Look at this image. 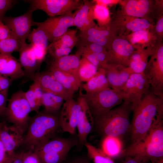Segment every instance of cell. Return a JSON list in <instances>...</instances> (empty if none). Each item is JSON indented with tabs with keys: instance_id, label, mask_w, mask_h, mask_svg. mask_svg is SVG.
<instances>
[{
	"instance_id": "d4e9b609",
	"label": "cell",
	"mask_w": 163,
	"mask_h": 163,
	"mask_svg": "<svg viewBox=\"0 0 163 163\" xmlns=\"http://www.w3.org/2000/svg\"><path fill=\"white\" fill-rule=\"evenodd\" d=\"M49 71L55 79L62 86L70 96H73L81 86L78 78L72 74L50 67Z\"/></svg>"
},
{
	"instance_id": "f1b7e54d",
	"label": "cell",
	"mask_w": 163,
	"mask_h": 163,
	"mask_svg": "<svg viewBox=\"0 0 163 163\" xmlns=\"http://www.w3.org/2000/svg\"><path fill=\"white\" fill-rule=\"evenodd\" d=\"M64 99L61 97L50 93L44 92L41 105L45 111L53 114L56 113L62 107Z\"/></svg>"
},
{
	"instance_id": "680465c9",
	"label": "cell",
	"mask_w": 163,
	"mask_h": 163,
	"mask_svg": "<svg viewBox=\"0 0 163 163\" xmlns=\"http://www.w3.org/2000/svg\"><path fill=\"white\" fill-rule=\"evenodd\" d=\"M156 163H163V159H161Z\"/></svg>"
},
{
	"instance_id": "8fae6325",
	"label": "cell",
	"mask_w": 163,
	"mask_h": 163,
	"mask_svg": "<svg viewBox=\"0 0 163 163\" xmlns=\"http://www.w3.org/2000/svg\"><path fill=\"white\" fill-rule=\"evenodd\" d=\"M134 50L127 40L117 35L113 39L107 50V64L128 67L130 57Z\"/></svg>"
},
{
	"instance_id": "ba28073f",
	"label": "cell",
	"mask_w": 163,
	"mask_h": 163,
	"mask_svg": "<svg viewBox=\"0 0 163 163\" xmlns=\"http://www.w3.org/2000/svg\"><path fill=\"white\" fill-rule=\"evenodd\" d=\"M30 4L29 10L33 11L40 10L50 17L67 14L79 9L83 2L80 0H32L27 1Z\"/></svg>"
},
{
	"instance_id": "94428289",
	"label": "cell",
	"mask_w": 163,
	"mask_h": 163,
	"mask_svg": "<svg viewBox=\"0 0 163 163\" xmlns=\"http://www.w3.org/2000/svg\"><path fill=\"white\" fill-rule=\"evenodd\" d=\"M1 123H0V128L1 127Z\"/></svg>"
},
{
	"instance_id": "836d02e7",
	"label": "cell",
	"mask_w": 163,
	"mask_h": 163,
	"mask_svg": "<svg viewBox=\"0 0 163 163\" xmlns=\"http://www.w3.org/2000/svg\"><path fill=\"white\" fill-rule=\"evenodd\" d=\"M84 145L89 158L94 163H115L113 159L104 154L101 149L87 142Z\"/></svg>"
},
{
	"instance_id": "6da1fadb",
	"label": "cell",
	"mask_w": 163,
	"mask_h": 163,
	"mask_svg": "<svg viewBox=\"0 0 163 163\" xmlns=\"http://www.w3.org/2000/svg\"><path fill=\"white\" fill-rule=\"evenodd\" d=\"M133 112L130 129V145L143 140L155 120L163 113V97L157 96L149 90Z\"/></svg>"
},
{
	"instance_id": "8d00e7d4",
	"label": "cell",
	"mask_w": 163,
	"mask_h": 163,
	"mask_svg": "<svg viewBox=\"0 0 163 163\" xmlns=\"http://www.w3.org/2000/svg\"><path fill=\"white\" fill-rule=\"evenodd\" d=\"M22 43L14 38L0 40V53L11 54L14 52H19Z\"/></svg>"
},
{
	"instance_id": "ee69618b",
	"label": "cell",
	"mask_w": 163,
	"mask_h": 163,
	"mask_svg": "<svg viewBox=\"0 0 163 163\" xmlns=\"http://www.w3.org/2000/svg\"><path fill=\"white\" fill-rule=\"evenodd\" d=\"M16 2L12 0H0V20H2L5 13L11 8Z\"/></svg>"
},
{
	"instance_id": "1f68e13d",
	"label": "cell",
	"mask_w": 163,
	"mask_h": 163,
	"mask_svg": "<svg viewBox=\"0 0 163 163\" xmlns=\"http://www.w3.org/2000/svg\"><path fill=\"white\" fill-rule=\"evenodd\" d=\"M31 31L27 37L30 44L40 46L47 50L49 38L46 30L42 27L37 26ZM48 51V50H47Z\"/></svg>"
},
{
	"instance_id": "30bf717a",
	"label": "cell",
	"mask_w": 163,
	"mask_h": 163,
	"mask_svg": "<svg viewBox=\"0 0 163 163\" xmlns=\"http://www.w3.org/2000/svg\"><path fill=\"white\" fill-rule=\"evenodd\" d=\"M150 85L143 72L131 74L122 91L124 100L130 102L133 111L143 95L149 90Z\"/></svg>"
},
{
	"instance_id": "f907efd6",
	"label": "cell",
	"mask_w": 163,
	"mask_h": 163,
	"mask_svg": "<svg viewBox=\"0 0 163 163\" xmlns=\"http://www.w3.org/2000/svg\"><path fill=\"white\" fill-rule=\"evenodd\" d=\"M7 93L0 91V116L5 115L6 110V105Z\"/></svg>"
},
{
	"instance_id": "7a4b0ae2",
	"label": "cell",
	"mask_w": 163,
	"mask_h": 163,
	"mask_svg": "<svg viewBox=\"0 0 163 163\" xmlns=\"http://www.w3.org/2000/svg\"><path fill=\"white\" fill-rule=\"evenodd\" d=\"M163 113L153 122L145 138L124 149L122 155L136 157L152 163L163 159Z\"/></svg>"
},
{
	"instance_id": "91938a15",
	"label": "cell",
	"mask_w": 163,
	"mask_h": 163,
	"mask_svg": "<svg viewBox=\"0 0 163 163\" xmlns=\"http://www.w3.org/2000/svg\"><path fill=\"white\" fill-rule=\"evenodd\" d=\"M1 75H0V80H1Z\"/></svg>"
},
{
	"instance_id": "9f6ffc18",
	"label": "cell",
	"mask_w": 163,
	"mask_h": 163,
	"mask_svg": "<svg viewBox=\"0 0 163 163\" xmlns=\"http://www.w3.org/2000/svg\"><path fill=\"white\" fill-rule=\"evenodd\" d=\"M93 2H95L96 4L106 6L107 5L113 4L117 1L112 0H96L92 1Z\"/></svg>"
},
{
	"instance_id": "c3c4849f",
	"label": "cell",
	"mask_w": 163,
	"mask_h": 163,
	"mask_svg": "<svg viewBox=\"0 0 163 163\" xmlns=\"http://www.w3.org/2000/svg\"><path fill=\"white\" fill-rule=\"evenodd\" d=\"M10 38H14L11 30L2 20H0V40Z\"/></svg>"
},
{
	"instance_id": "f546056e",
	"label": "cell",
	"mask_w": 163,
	"mask_h": 163,
	"mask_svg": "<svg viewBox=\"0 0 163 163\" xmlns=\"http://www.w3.org/2000/svg\"><path fill=\"white\" fill-rule=\"evenodd\" d=\"M77 32L76 29L68 30L59 39L50 43L48 46L47 50L59 48L73 49L78 41V38L76 35Z\"/></svg>"
},
{
	"instance_id": "6f0895ef",
	"label": "cell",
	"mask_w": 163,
	"mask_h": 163,
	"mask_svg": "<svg viewBox=\"0 0 163 163\" xmlns=\"http://www.w3.org/2000/svg\"><path fill=\"white\" fill-rule=\"evenodd\" d=\"M69 163H90L88 160L83 159H78L74 160Z\"/></svg>"
},
{
	"instance_id": "8992f818",
	"label": "cell",
	"mask_w": 163,
	"mask_h": 163,
	"mask_svg": "<svg viewBox=\"0 0 163 163\" xmlns=\"http://www.w3.org/2000/svg\"><path fill=\"white\" fill-rule=\"evenodd\" d=\"M31 112L24 92L19 90L14 93L9 100L5 115L12 126L25 135L27 129Z\"/></svg>"
},
{
	"instance_id": "db71d44e",
	"label": "cell",
	"mask_w": 163,
	"mask_h": 163,
	"mask_svg": "<svg viewBox=\"0 0 163 163\" xmlns=\"http://www.w3.org/2000/svg\"><path fill=\"white\" fill-rule=\"evenodd\" d=\"M125 158L121 163H152L146 161L136 157L125 156Z\"/></svg>"
},
{
	"instance_id": "7c38bea8",
	"label": "cell",
	"mask_w": 163,
	"mask_h": 163,
	"mask_svg": "<svg viewBox=\"0 0 163 163\" xmlns=\"http://www.w3.org/2000/svg\"><path fill=\"white\" fill-rule=\"evenodd\" d=\"M77 13L61 16L49 17L42 22H36V26H40L46 31L49 41L51 43L59 39L68 30L69 27L73 26V20Z\"/></svg>"
},
{
	"instance_id": "d590c367",
	"label": "cell",
	"mask_w": 163,
	"mask_h": 163,
	"mask_svg": "<svg viewBox=\"0 0 163 163\" xmlns=\"http://www.w3.org/2000/svg\"><path fill=\"white\" fill-rule=\"evenodd\" d=\"M93 9L94 19L97 21L98 25L103 26L110 23L109 11L106 6L96 4Z\"/></svg>"
},
{
	"instance_id": "e575fe53",
	"label": "cell",
	"mask_w": 163,
	"mask_h": 163,
	"mask_svg": "<svg viewBox=\"0 0 163 163\" xmlns=\"http://www.w3.org/2000/svg\"><path fill=\"white\" fill-rule=\"evenodd\" d=\"M94 5L92 1L84 0L81 7L77 10L73 20V26L82 31L87 14L91 7Z\"/></svg>"
},
{
	"instance_id": "ac0fdd59",
	"label": "cell",
	"mask_w": 163,
	"mask_h": 163,
	"mask_svg": "<svg viewBox=\"0 0 163 163\" xmlns=\"http://www.w3.org/2000/svg\"><path fill=\"white\" fill-rule=\"evenodd\" d=\"M105 75L110 88L122 92L127 80L132 74L128 67L107 64L104 69Z\"/></svg>"
},
{
	"instance_id": "bcb514c9",
	"label": "cell",
	"mask_w": 163,
	"mask_h": 163,
	"mask_svg": "<svg viewBox=\"0 0 163 163\" xmlns=\"http://www.w3.org/2000/svg\"><path fill=\"white\" fill-rule=\"evenodd\" d=\"M93 5L89 10L85 22L82 30L80 32L86 31L96 24L94 21L93 9Z\"/></svg>"
},
{
	"instance_id": "3957f363",
	"label": "cell",
	"mask_w": 163,
	"mask_h": 163,
	"mask_svg": "<svg viewBox=\"0 0 163 163\" xmlns=\"http://www.w3.org/2000/svg\"><path fill=\"white\" fill-rule=\"evenodd\" d=\"M59 127V117L54 114L39 111L30 118L22 146L34 151L54 138Z\"/></svg>"
},
{
	"instance_id": "83f0119b",
	"label": "cell",
	"mask_w": 163,
	"mask_h": 163,
	"mask_svg": "<svg viewBox=\"0 0 163 163\" xmlns=\"http://www.w3.org/2000/svg\"><path fill=\"white\" fill-rule=\"evenodd\" d=\"M86 92H93L110 87L105 74L104 69L98 68L95 74L82 85Z\"/></svg>"
},
{
	"instance_id": "603a6c76",
	"label": "cell",
	"mask_w": 163,
	"mask_h": 163,
	"mask_svg": "<svg viewBox=\"0 0 163 163\" xmlns=\"http://www.w3.org/2000/svg\"><path fill=\"white\" fill-rule=\"evenodd\" d=\"M82 51L79 49L74 54L55 59L51 66L78 77V71Z\"/></svg>"
},
{
	"instance_id": "816d5d0a",
	"label": "cell",
	"mask_w": 163,
	"mask_h": 163,
	"mask_svg": "<svg viewBox=\"0 0 163 163\" xmlns=\"http://www.w3.org/2000/svg\"><path fill=\"white\" fill-rule=\"evenodd\" d=\"M11 81L9 78L1 75L0 91L8 93Z\"/></svg>"
},
{
	"instance_id": "b9f144b4",
	"label": "cell",
	"mask_w": 163,
	"mask_h": 163,
	"mask_svg": "<svg viewBox=\"0 0 163 163\" xmlns=\"http://www.w3.org/2000/svg\"><path fill=\"white\" fill-rule=\"evenodd\" d=\"M31 45L37 62L40 66L45 58L47 50L40 46Z\"/></svg>"
},
{
	"instance_id": "484cf974",
	"label": "cell",
	"mask_w": 163,
	"mask_h": 163,
	"mask_svg": "<svg viewBox=\"0 0 163 163\" xmlns=\"http://www.w3.org/2000/svg\"><path fill=\"white\" fill-rule=\"evenodd\" d=\"M155 46L135 50L130 57L128 67L133 73L143 72Z\"/></svg>"
},
{
	"instance_id": "2e32d148",
	"label": "cell",
	"mask_w": 163,
	"mask_h": 163,
	"mask_svg": "<svg viewBox=\"0 0 163 163\" xmlns=\"http://www.w3.org/2000/svg\"><path fill=\"white\" fill-rule=\"evenodd\" d=\"M30 78L38 84L44 92L59 95L65 101L71 96L49 71L37 72Z\"/></svg>"
},
{
	"instance_id": "5bb4252c",
	"label": "cell",
	"mask_w": 163,
	"mask_h": 163,
	"mask_svg": "<svg viewBox=\"0 0 163 163\" xmlns=\"http://www.w3.org/2000/svg\"><path fill=\"white\" fill-rule=\"evenodd\" d=\"M78 101L70 96L65 101L62 107L59 121L60 126L64 132L75 133L80 110Z\"/></svg>"
},
{
	"instance_id": "9c48e42d",
	"label": "cell",
	"mask_w": 163,
	"mask_h": 163,
	"mask_svg": "<svg viewBox=\"0 0 163 163\" xmlns=\"http://www.w3.org/2000/svg\"><path fill=\"white\" fill-rule=\"evenodd\" d=\"M110 24L117 34L123 37L132 32L153 29L154 25L151 21L128 16L121 10L118 11L113 20L110 21Z\"/></svg>"
},
{
	"instance_id": "4316f807",
	"label": "cell",
	"mask_w": 163,
	"mask_h": 163,
	"mask_svg": "<svg viewBox=\"0 0 163 163\" xmlns=\"http://www.w3.org/2000/svg\"><path fill=\"white\" fill-rule=\"evenodd\" d=\"M101 146L104 153L112 159L122 155L124 149L120 139L117 137L104 136Z\"/></svg>"
},
{
	"instance_id": "4dcf8cb0",
	"label": "cell",
	"mask_w": 163,
	"mask_h": 163,
	"mask_svg": "<svg viewBox=\"0 0 163 163\" xmlns=\"http://www.w3.org/2000/svg\"><path fill=\"white\" fill-rule=\"evenodd\" d=\"M110 23L103 26H100L96 24L86 31L80 32L79 37H107L113 39L117 36V34L111 27Z\"/></svg>"
},
{
	"instance_id": "7dc6e473",
	"label": "cell",
	"mask_w": 163,
	"mask_h": 163,
	"mask_svg": "<svg viewBox=\"0 0 163 163\" xmlns=\"http://www.w3.org/2000/svg\"><path fill=\"white\" fill-rule=\"evenodd\" d=\"M83 47L94 54H98L107 51V49L104 47L94 43L87 44L79 47Z\"/></svg>"
},
{
	"instance_id": "44dd1931",
	"label": "cell",
	"mask_w": 163,
	"mask_h": 163,
	"mask_svg": "<svg viewBox=\"0 0 163 163\" xmlns=\"http://www.w3.org/2000/svg\"><path fill=\"white\" fill-rule=\"evenodd\" d=\"M0 75L15 80L25 75L17 59L11 54L0 53Z\"/></svg>"
},
{
	"instance_id": "11a10c76",
	"label": "cell",
	"mask_w": 163,
	"mask_h": 163,
	"mask_svg": "<svg viewBox=\"0 0 163 163\" xmlns=\"http://www.w3.org/2000/svg\"><path fill=\"white\" fill-rule=\"evenodd\" d=\"M7 163H22V152H16L11 156Z\"/></svg>"
},
{
	"instance_id": "4fadbf2b",
	"label": "cell",
	"mask_w": 163,
	"mask_h": 163,
	"mask_svg": "<svg viewBox=\"0 0 163 163\" xmlns=\"http://www.w3.org/2000/svg\"><path fill=\"white\" fill-rule=\"evenodd\" d=\"M33 12L28 10L17 17H4L2 21L11 30L13 38L23 43L27 39L32 27L35 25L36 22L32 17Z\"/></svg>"
},
{
	"instance_id": "7402d4cb",
	"label": "cell",
	"mask_w": 163,
	"mask_h": 163,
	"mask_svg": "<svg viewBox=\"0 0 163 163\" xmlns=\"http://www.w3.org/2000/svg\"><path fill=\"white\" fill-rule=\"evenodd\" d=\"M19 62L24 69L25 75L29 78L37 71L40 65L38 64L30 43L25 42L22 43L19 51Z\"/></svg>"
},
{
	"instance_id": "5b68a950",
	"label": "cell",
	"mask_w": 163,
	"mask_h": 163,
	"mask_svg": "<svg viewBox=\"0 0 163 163\" xmlns=\"http://www.w3.org/2000/svg\"><path fill=\"white\" fill-rule=\"evenodd\" d=\"M84 99L93 117L104 113L124 101L122 92L110 87L93 92L80 93Z\"/></svg>"
},
{
	"instance_id": "d6986e66",
	"label": "cell",
	"mask_w": 163,
	"mask_h": 163,
	"mask_svg": "<svg viewBox=\"0 0 163 163\" xmlns=\"http://www.w3.org/2000/svg\"><path fill=\"white\" fill-rule=\"evenodd\" d=\"M24 135L12 125L8 126L1 123L0 128V139L7 154L11 156L22 146Z\"/></svg>"
},
{
	"instance_id": "f6af8a7d",
	"label": "cell",
	"mask_w": 163,
	"mask_h": 163,
	"mask_svg": "<svg viewBox=\"0 0 163 163\" xmlns=\"http://www.w3.org/2000/svg\"><path fill=\"white\" fill-rule=\"evenodd\" d=\"M72 50L71 48H59L49 50L48 52L55 59L68 55Z\"/></svg>"
},
{
	"instance_id": "cb8c5ba5",
	"label": "cell",
	"mask_w": 163,
	"mask_h": 163,
	"mask_svg": "<svg viewBox=\"0 0 163 163\" xmlns=\"http://www.w3.org/2000/svg\"><path fill=\"white\" fill-rule=\"evenodd\" d=\"M75 145V142L69 139L54 138L37 148L34 151L37 154L50 153H68Z\"/></svg>"
},
{
	"instance_id": "74e56055",
	"label": "cell",
	"mask_w": 163,
	"mask_h": 163,
	"mask_svg": "<svg viewBox=\"0 0 163 163\" xmlns=\"http://www.w3.org/2000/svg\"><path fill=\"white\" fill-rule=\"evenodd\" d=\"M68 154L67 153H50L37 154L40 163H60L66 159Z\"/></svg>"
},
{
	"instance_id": "9a60e30c",
	"label": "cell",
	"mask_w": 163,
	"mask_h": 163,
	"mask_svg": "<svg viewBox=\"0 0 163 163\" xmlns=\"http://www.w3.org/2000/svg\"><path fill=\"white\" fill-rule=\"evenodd\" d=\"M122 11L132 17L144 18L152 21L155 3L148 0H128L120 2Z\"/></svg>"
},
{
	"instance_id": "e0dca14e",
	"label": "cell",
	"mask_w": 163,
	"mask_h": 163,
	"mask_svg": "<svg viewBox=\"0 0 163 163\" xmlns=\"http://www.w3.org/2000/svg\"><path fill=\"white\" fill-rule=\"evenodd\" d=\"M80 104V110L77 125L78 136L79 142L83 144L86 140L94 126V120L89 107L83 97L81 95L77 99Z\"/></svg>"
},
{
	"instance_id": "60d3db41",
	"label": "cell",
	"mask_w": 163,
	"mask_h": 163,
	"mask_svg": "<svg viewBox=\"0 0 163 163\" xmlns=\"http://www.w3.org/2000/svg\"><path fill=\"white\" fill-rule=\"evenodd\" d=\"M22 152V163H40L38 155L34 151Z\"/></svg>"
},
{
	"instance_id": "ffe728a7",
	"label": "cell",
	"mask_w": 163,
	"mask_h": 163,
	"mask_svg": "<svg viewBox=\"0 0 163 163\" xmlns=\"http://www.w3.org/2000/svg\"><path fill=\"white\" fill-rule=\"evenodd\" d=\"M123 38L131 43L135 50L154 47L160 43L153 28L132 32Z\"/></svg>"
},
{
	"instance_id": "277c9868",
	"label": "cell",
	"mask_w": 163,
	"mask_h": 163,
	"mask_svg": "<svg viewBox=\"0 0 163 163\" xmlns=\"http://www.w3.org/2000/svg\"><path fill=\"white\" fill-rule=\"evenodd\" d=\"M132 104L124 100L119 106L98 116L93 117L96 130L104 136L120 137L130 131L129 117Z\"/></svg>"
},
{
	"instance_id": "52a82bcc",
	"label": "cell",
	"mask_w": 163,
	"mask_h": 163,
	"mask_svg": "<svg viewBox=\"0 0 163 163\" xmlns=\"http://www.w3.org/2000/svg\"><path fill=\"white\" fill-rule=\"evenodd\" d=\"M143 73L152 92L157 96L163 97V45L161 42L154 47Z\"/></svg>"
},
{
	"instance_id": "f5cc1de1",
	"label": "cell",
	"mask_w": 163,
	"mask_h": 163,
	"mask_svg": "<svg viewBox=\"0 0 163 163\" xmlns=\"http://www.w3.org/2000/svg\"><path fill=\"white\" fill-rule=\"evenodd\" d=\"M10 156L7 154L5 147L0 139V163H7Z\"/></svg>"
},
{
	"instance_id": "f35d334b",
	"label": "cell",
	"mask_w": 163,
	"mask_h": 163,
	"mask_svg": "<svg viewBox=\"0 0 163 163\" xmlns=\"http://www.w3.org/2000/svg\"><path fill=\"white\" fill-rule=\"evenodd\" d=\"M24 95L31 107V111H34L37 113L38 112L41 105L38 102L30 86L28 90L24 92Z\"/></svg>"
},
{
	"instance_id": "681fc988",
	"label": "cell",
	"mask_w": 163,
	"mask_h": 163,
	"mask_svg": "<svg viewBox=\"0 0 163 163\" xmlns=\"http://www.w3.org/2000/svg\"><path fill=\"white\" fill-rule=\"evenodd\" d=\"M30 86L38 102L42 106L41 99L44 91L40 85L35 82H34Z\"/></svg>"
},
{
	"instance_id": "7bdbcfd3",
	"label": "cell",
	"mask_w": 163,
	"mask_h": 163,
	"mask_svg": "<svg viewBox=\"0 0 163 163\" xmlns=\"http://www.w3.org/2000/svg\"><path fill=\"white\" fill-rule=\"evenodd\" d=\"M153 31L159 43L161 42L163 36V16L159 17L154 25Z\"/></svg>"
},
{
	"instance_id": "d6a6232c",
	"label": "cell",
	"mask_w": 163,
	"mask_h": 163,
	"mask_svg": "<svg viewBox=\"0 0 163 163\" xmlns=\"http://www.w3.org/2000/svg\"><path fill=\"white\" fill-rule=\"evenodd\" d=\"M97 69V67L82 57L78 71V79L81 82H86L95 74Z\"/></svg>"
},
{
	"instance_id": "ab89813d",
	"label": "cell",
	"mask_w": 163,
	"mask_h": 163,
	"mask_svg": "<svg viewBox=\"0 0 163 163\" xmlns=\"http://www.w3.org/2000/svg\"><path fill=\"white\" fill-rule=\"evenodd\" d=\"M82 51V57L86 59L97 68H100L99 62L95 54L94 53L83 47H79Z\"/></svg>"
}]
</instances>
